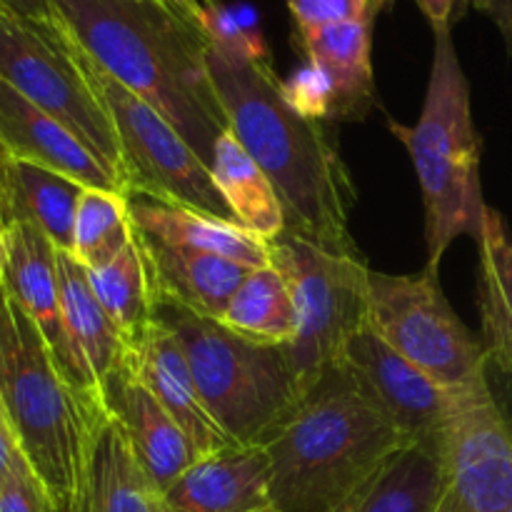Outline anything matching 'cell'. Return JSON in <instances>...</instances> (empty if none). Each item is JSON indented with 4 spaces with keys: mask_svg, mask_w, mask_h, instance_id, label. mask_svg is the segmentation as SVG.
I'll list each match as a JSON object with an SVG mask.
<instances>
[{
    "mask_svg": "<svg viewBox=\"0 0 512 512\" xmlns=\"http://www.w3.org/2000/svg\"><path fill=\"white\" fill-rule=\"evenodd\" d=\"M368 323L390 348L448 390L488 383V350L455 315L440 288V270L415 275L370 270Z\"/></svg>",
    "mask_w": 512,
    "mask_h": 512,
    "instance_id": "obj_10",
    "label": "cell"
},
{
    "mask_svg": "<svg viewBox=\"0 0 512 512\" xmlns=\"http://www.w3.org/2000/svg\"><path fill=\"white\" fill-rule=\"evenodd\" d=\"M83 190V185L65 175L13 158L8 183V228L28 220L48 235L55 248L73 253L75 213Z\"/></svg>",
    "mask_w": 512,
    "mask_h": 512,
    "instance_id": "obj_26",
    "label": "cell"
},
{
    "mask_svg": "<svg viewBox=\"0 0 512 512\" xmlns=\"http://www.w3.org/2000/svg\"><path fill=\"white\" fill-rule=\"evenodd\" d=\"M250 512H280L275 505H268V508H260V510H250Z\"/></svg>",
    "mask_w": 512,
    "mask_h": 512,
    "instance_id": "obj_42",
    "label": "cell"
},
{
    "mask_svg": "<svg viewBox=\"0 0 512 512\" xmlns=\"http://www.w3.org/2000/svg\"><path fill=\"white\" fill-rule=\"evenodd\" d=\"M340 363L365 385L410 443H440L445 420L463 390L435 383L395 353L370 323L350 338Z\"/></svg>",
    "mask_w": 512,
    "mask_h": 512,
    "instance_id": "obj_12",
    "label": "cell"
},
{
    "mask_svg": "<svg viewBox=\"0 0 512 512\" xmlns=\"http://www.w3.org/2000/svg\"><path fill=\"white\" fill-rule=\"evenodd\" d=\"M53 512H83V503H80V490L75 493L73 500H68V503L53 505Z\"/></svg>",
    "mask_w": 512,
    "mask_h": 512,
    "instance_id": "obj_38",
    "label": "cell"
},
{
    "mask_svg": "<svg viewBox=\"0 0 512 512\" xmlns=\"http://www.w3.org/2000/svg\"><path fill=\"white\" fill-rule=\"evenodd\" d=\"M200 33L208 48L233 60H268V45L258 30L240 20L223 0H200Z\"/></svg>",
    "mask_w": 512,
    "mask_h": 512,
    "instance_id": "obj_30",
    "label": "cell"
},
{
    "mask_svg": "<svg viewBox=\"0 0 512 512\" xmlns=\"http://www.w3.org/2000/svg\"><path fill=\"white\" fill-rule=\"evenodd\" d=\"M475 243L480 255V340L490 363L512 375V238L503 215L490 205Z\"/></svg>",
    "mask_w": 512,
    "mask_h": 512,
    "instance_id": "obj_24",
    "label": "cell"
},
{
    "mask_svg": "<svg viewBox=\"0 0 512 512\" xmlns=\"http://www.w3.org/2000/svg\"><path fill=\"white\" fill-rule=\"evenodd\" d=\"M270 503L280 512H338L355 490L410 445L343 363L325 370L260 440Z\"/></svg>",
    "mask_w": 512,
    "mask_h": 512,
    "instance_id": "obj_3",
    "label": "cell"
},
{
    "mask_svg": "<svg viewBox=\"0 0 512 512\" xmlns=\"http://www.w3.org/2000/svg\"><path fill=\"white\" fill-rule=\"evenodd\" d=\"M88 278L95 298L100 300L110 323L123 335L128 348L155 320L153 285L138 238L130 240L128 248L120 250L110 263L90 268Z\"/></svg>",
    "mask_w": 512,
    "mask_h": 512,
    "instance_id": "obj_28",
    "label": "cell"
},
{
    "mask_svg": "<svg viewBox=\"0 0 512 512\" xmlns=\"http://www.w3.org/2000/svg\"><path fill=\"white\" fill-rule=\"evenodd\" d=\"M78 48L175 125L210 168L228 130L208 65L203 33L183 15L128 0H50Z\"/></svg>",
    "mask_w": 512,
    "mask_h": 512,
    "instance_id": "obj_2",
    "label": "cell"
},
{
    "mask_svg": "<svg viewBox=\"0 0 512 512\" xmlns=\"http://www.w3.org/2000/svg\"><path fill=\"white\" fill-rule=\"evenodd\" d=\"M270 255L293 293L298 333L285 353L303 393L343 360L345 345L368 325L370 268L358 248H333L290 230L270 240Z\"/></svg>",
    "mask_w": 512,
    "mask_h": 512,
    "instance_id": "obj_7",
    "label": "cell"
},
{
    "mask_svg": "<svg viewBox=\"0 0 512 512\" xmlns=\"http://www.w3.org/2000/svg\"><path fill=\"white\" fill-rule=\"evenodd\" d=\"M155 303H175L205 318H223L230 298L243 285L250 270L233 260L200 250L168 245L135 230Z\"/></svg>",
    "mask_w": 512,
    "mask_h": 512,
    "instance_id": "obj_19",
    "label": "cell"
},
{
    "mask_svg": "<svg viewBox=\"0 0 512 512\" xmlns=\"http://www.w3.org/2000/svg\"><path fill=\"white\" fill-rule=\"evenodd\" d=\"M155 318L183 345L205 410L235 445H260L303 395L280 345L255 343L175 303H155Z\"/></svg>",
    "mask_w": 512,
    "mask_h": 512,
    "instance_id": "obj_6",
    "label": "cell"
},
{
    "mask_svg": "<svg viewBox=\"0 0 512 512\" xmlns=\"http://www.w3.org/2000/svg\"><path fill=\"white\" fill-rule=\"evenodd\" d=\"M3 285L43 333L60 373L78 393H98L93 373L70 340L60 305L58 248L38 225L15 223L0 233Z\"/></svg>",
    "mask_w": 512,
    "mask_h": 512,
    "instance_id": "obj_13",
    "label": "cell"
},
{
    "mask_svg": "<svg viewBox=\"0 0 512 512\" xmlns=\"http://www.w3.org/2000/svg\"><path fill=\"white\" fill-rule=\"evenodd\" d=\"M128 205L130 218L140 235L163 240L168 245L218 255V258L233 260L248 270H258L273 263L268 240L248 233L238 223L220 220L215 215L185 208V205L143 198V195H128Z\"/></svg>",
    "mask_w": 512,
    "mask_h": 512,
    "instance_id": "obj_21",
    "label": "cell"
},
{
    "mask_svg": "<svg viewBox=\"0 0 512 512\" xmlns=\"http://www.w3.org/2000/svg\"><path fill=\"white\" fill-rule=\"evenodd\" d=\"M210 178L240 228L268 243L285 233V208L278 190L230 128L215 140Z\"/></svg>",
    "mask_w": 512,
    "mask_h": 512,
    "instance_id": "obj_23",
    "label": "cell"
},
{
    "mask_svg": "<svg viewBox=\"0 0 512 512\" xmlns=\"http://www.w3.org/2000/svg\"><path fill=\"white\" fill-rule=\"evenodd\" d=\"M0 10H8V8H3V5H0Z\"/></svg>",
    "mask_w": 512,
    "mask_h": 512,
    "instance_id": "obj_45",
    "label": "cell"
},
{
    "mask_svg": "<svg viewBox=\"0 0 512 512\" xmlns=\"http://www.w3.org/2000/svg\"><path fill=\"white\" fill-rule=\"evenodd\" d=\"M295 28H323L333 23H348V20L378 18V3L375 0H285Z\"/></svg>",
    "mask_w": 512,
    "mask_h": 512,
    "instance_id": "obj_32",
    "label": "cell"
},
{
    "mask_svg": "<svg viewBox=\"0 0 512 512\" xmlns=\"http://www.w3.org/2000/svg\"><path fill=\"white\" fill-rule=\"evenodd\" d=\"M508 512H512V508H510V510H508Z\"/></svg>",
    "mask_w": 512,
    "mask_h": 512,
    "instance_id": "obj_46",
    "label": "cell"
},
{
    "mask_svg": "<svg viewBox=\"0 0 512 512\" xmlns=\"http://www.w3.org/2000/svg\"><path fill=\"white\" fill-rule=\"evenodd\" d=\"M10 165H13V155H10V150L0 143V233H5V228H8Z\"/></svg>",
    "mask_w": 512,
    "mask_h": 512,
    "instance_id": "obj_36",
    "label": "cell"
},
{
    "mask_svg": "<svg viewBox=\"0 0 512 512\" xmlns=\"http://www.w3.org/2000/svg\"><path fill=\"white\" fill-rule=\"evenodd\" d=\"M205 65L228 128L278 190L285 230L355 248L348 235L355 188L323 120L288 103L268 60H233L205 48Z\"/></svg>",
    "mask_w": 512,
    "mask_h": 512,
    "instance_id": "obj_1",
    "label": "cell"
},
{
    "mask_svg": "<svg viewBox=\"0 0 512 512\" xmlns=\"http://www.w3.org/2000/svg\"><path fill=\"white\" fill-rule=\"evenodd\" d=\"M58 280L65 328H68V335L78 348L80 358L93 373L95 383H100L115 368V363L123 358V335L115 330L100 300L95 298L88 268L73 253L58 250Z\"/></svg>",
    "mask_w": 512,
    "mask_h": 512,
    "instance_id": "obj_25",
    "label": "cell"
},
{
    "mask_svg": "<svg viewBox=\"0 0 512 512\" xmlns=\"http://www.w3.org/2000/svg\"><path fill=\"white\" fill-rule=\"evenodd\" d=\"M0 285H3V258H0Z\"/></svg>",
    "mask_w": 512,
    "mask_h": 512,
    "instance_id": "obj_43",
    "label": "cell"
},
{
    "mask_svg": "<svg viewBox=\"0 0 512 512\" xmlns=\"http://www.w3.org/2000/svg\"><path fill=\"white\" fill-rule=\"evenodd\" d=\"M70 43L113 120L125 198L143 195V198L185 205V208L235 223L230 208L215 190L210 168L190 148L188 140L175 130V125L148 100L135 95L133 90L110 78L103 68H98L73 38Z\"/></svg>",
    "mask_w": 512,
    "mask_h": 512,
    "instance_id": "obj_8",
    "label": "cell"
},
{
    "mask_svg": "<svg viewBox=\"0 0 512 512\" xmlns=\"http://www.w3.org/2000/svg\"><path fill=\"white\" fill-rule=\"evenodd\" d=\"M170 5H173V8H175V13L183 15V18L188 20L190 25H195V28L200 30V25H198L200 0H170Z\"/></svg>",
    "mask_w": 512,
    "mask_h": 512,
    "instance_id": "obj_37",
    "label": "cell"
},
{
    "mask_svg": "<svg viewBox=\"0 0 512 512\" xmlns=\"http://www.w3.org/2000/svg\"><path fill=\"white\" fill-rule=\"evenodd\" d=\"M20 463H28V460L20 453L18 440H15L8 418H5L3 405H0V485L8 480V475L13 473Z\"/></svg>",
    "mask_w": 512,
    "mask_h": 512,
    "instance_id": "obj_34",
    "label": "cell"
},
{
    "mask_svg": "<svg viewBox=\"0 0 512 512\" xmlns=\"http://www.w3.org/2000/svg\"><path fill=\"white\" fill-rule=\"evenodd\" d=\"M85 448L80 470L83 512H155L158 495L145 478L118 420L98 393L83 395Z\"/></svg>",
    "mask_w": 512,
    "mask_h": 512,
    "instance_id": "obj_15",
    "label": "cell"
},
{
    "mask_svg": "<svg viewBox=\"0 0 512 512\" xmlns=\"http://www.w3.org/2000/svg\"><path fill=\"white\" fill-rule=\"evenodd\" d=\"M155 512H170V510H168V508H163V505L158 503V510H155Z\"/></svg>",
    "mask_w": 512,
    "mask_h": 512,
    "instance_id": "obj_44",
    "label": "cell"
},
{
    "mask_svg": "<svg viewBox=\"0 0 512 512\" xmlns=\"http://www.w3.org/2000/svg\"><path fill=\"white\" fill-rule=\"evenodd\" d=\"M135 238L130 205L123 193L85 188L73 228V255L85 268L110 263Z\"/></svg>",
    "mask_w": 512,
    "mask_h": 512,
    "instance_id": "obj_29",
    "label": "cell"
},
{
    "mask_svg": "<svg viewBox=\"0 0 512 512\" xmlns=\"http://www.w3.org/2000/svg\"><path fill=\"white\" fill-rule=\"evenodd\" d=\"M0 512H53V500L28 463H20L0 485Z\"/></svg>",
    "mask_w": 512,
    "mask_h": 512,
    "instance_id": "obj_33",
    "label": "cell"
},
{
    "mask_svg": "<svg viewBox=\"0 0 512 512\" xmlns=\"http://www.w3.org/2000/svg\"><path fill=\"white\" fill-rule=\"evenodd\" d=\"M0 143L10 155L75 180L90 190L123 193L108 168L70 133L18 90L0 80Z\"/></svg>",
    "mask_w": 512,
    "mask_h": 512,
    "instance_id": "obj_18",
    "label": "cell"
},
{
    "mask_svg": "<svg viewBox=\"0 0 512 512\" xmlns=\"http://www.w3.org/2000/svg\"><path fill=\"white\" fill-rule=\"evenodd\" d=\"M445 495L440 443H410L380 465L338 512H438Z\"/></svg>",
    "mask_w": 512,
    "mask_h": 512,
    "instance_id": "obj_22",
    "label": "cell"
},
{
    "mask_svg": "<svg viewBox=\"0 0 512 512\" xmlns=\"http://www.w3.org/2000/svg\"><path fill=\"white\" fill-rule=\"evenodd\" d=\"M0 80L65 125L120 183V148L113 120L60 20L43 25L0 10Z\"/></svg>",
    "mask_w": 512,
    "mask_h": 512,
    "instance_id": "obj_9",
    "label": "cell"
},
{
    "mask_svg": "<svg viewBox=\"0 0 512 512\" xmlns=\"http://www.w3.org/2000/svg\"><path fill=\"white\" fill-rule=\"evenodd\" d=\"M128 3H143V5H158V8H170L175 10L173 5H170V0H128Z\"/></svg>",
    "mask_w": 512,
    "mask_h": 512,
    "instance_id": "obj_39",
    "label": "cell"
},
{
    "mask_svg": "<svg viewBox=\"0 0 512 512\" xmlns=\"http://www.w3.org/2000/svg\"><path fill=\"white\" fill-rule=\"evenodd\" d=\"M440 455L460 512L512 508V418L490 383L460 393L440 433Z\"/></svg>",
    "mask_w": 512,
    "mask_h": 512,
    "instance_id": "obj_11",
    "label": "cell"
},
{
    "mask_svg": "<svg viewBox=\"0 0 512 512\" xmlns=\"http://www.w3.org/2000/svg\"><path fill=\"white\" fill-rule=\"evenodd\" d=\"M375 3H378V10H385V8H390V3H393V0H375Z\"/></svg>",
    "mask_w": 512,
    "mask_h": 512,
    "instance_id": "obj_41",
    "label": "cell"
},
{
    "mask_svg": "<svg viewBox=\"0 0 512 512\" xmlns=\"http://www.w3.org/2000/svg\"><path fill=\"white\" fill-rule=\"evenodd\" d=\"M220 323L255 343L280 348L293 343L298 333V315L283 270L273 263L250 270L248 278L230 298Z\"/></svg>",
    "mask_w": 512,
    "mask_h": 512,
    "instance_id": "obj_27",
    "label": "cell"
},
{
    "mask_svg": "<svg viewBox=\"0 0 512 512\" xmlns=\"http://www.w3.org/2000/svg\"><path fill=\"white\" fill-rule=\"evenodd\" d=\"M433 30L450 28L455 20L463 18L468 10H480L498 23L500 33L508 40L512 50V0H415Z\"/></svg>",
    "mask_w": 512,
    "mask_h": 512,
    "instance_id": "obj_31",
    "label": "cell"
},
{
    "mask_svg": "<svg viewBox=\"0 0 512 512\" xmlns=\"http://www.w3.org/2000/svg\"><path fill=\"white\" fill-rule=\"evenodd\" d=\"M3 8H8L10 13L20 15L25 20H33V23H58V15H55L50 0H0Z\"/></svg>",
    "mask_w": 512,
    "mask_h": 512,
    "instance_id": "obj_35",
    "label": "cell"
},
{
    "mask_svg": "<svg viewBox=\"0 0 512 512\" xmlns=\"http://www.w3.org/2000/svg\"><path fill=\"white\" fill-rule=\"evenodd\" d=\"M438 512H460V510H458V505H455V500L450 498V493L445 495L443 505H440V510H438Z\"/></svg>",
    "mask_w": 512,
    "mask_h": 512,
    "instance_id": "obj_40",
    "label": "cell"
},
{
    "mask_svg": "<svg viewBox=\"0 0 512 512\" xmlns=\"http://www.w3.org/2000/svg\"><path fill=\"white\" fill-rule=\"evenodd\" d=\"M373 18L298 28L300 48L310 68L330 90V120H360L375 105Z\"/></svg>",
    "mask_w": 512,
    "mask_h": 512,
    "instance_id": "obj_20",
    "label": "cell"
},
{
    "mask_svg": "<svg viewBox=\"0 0 512 512\" xmlns=\"http://www.w3.org/2000/svg\"><path fill=\"white\" fill-rule=\"evenodd\" d=\"M158 503L170 512H250L270 503V460L263 445H230L195 460Z\"/></svg>",
    "mask_w": 512,
    "mask_h": 512,
    "instance_id": "obj_16",
    "label": "cell"
},
{
    "mask_svg": "<svg viewBox=\"0 0 512 512\" xmlns=\"http://www.w3.org/2000/svg\"><path fill=\"white\" fill-rule=\"evenodd\" d=\"M0 405L53 505L73 500L83 470V393L65 380L38 325L5 285H0Z\"/></svg>",
    "mask_w": 512,
    "mask_h": 512,
    "instance_id": "obj_5",
    "label": "cell"
},
{
    "mask_svg": "<svg viewBox=\"0 0 512 512\" xmlns=\"http://www.w3.org/2000/svg\"><path fill=\"white\" fill-rule=\"evenodd\" d=\"M98 398L118 420L145 478L160 498L198 460V450L135 373L128 348L98 383Z\"/></svg>",
    "mask_w": 512,
    "mask_h": 512,
    "instance_id": "obj_14",
    "label": "cell"
},
{
    "mask_svg": "<svg viewBox=\"0 0 512 512\" xmlns=\"http://www.w3.org/2000/svg\"><path fill=\"white\" fill-rule=\"evenodd\" d=\"M428 90L415 125L388 128L408 148L423 190L428 268L440 270L445 250L460 235L478 240L485 220L480 188V135L470 110V83L460 65L453 30H433Z\"/></svg>",
    "mask_w": 512,
    "mask_h": 512,
    "instance_id": "obj_4",
    "label": "cell"
},
{
    "mask_svg": "<svg viewBox=\"0 0 512 512\" xmlns=\"http://www.w3.org/2000/svg\"><path fill=\"white\" fill-rule=\"evenodd\" d=\"M128 358L150 393L188 435L198 458L235 445L205 410L183 345L168 325L155 318L145 333L128 345Z\"/></svg>",
    "mask_w": 512,
    "mask_h": 512,
    "instance_id": "obj_17",
    "label": "cell"
}]
</instances>
